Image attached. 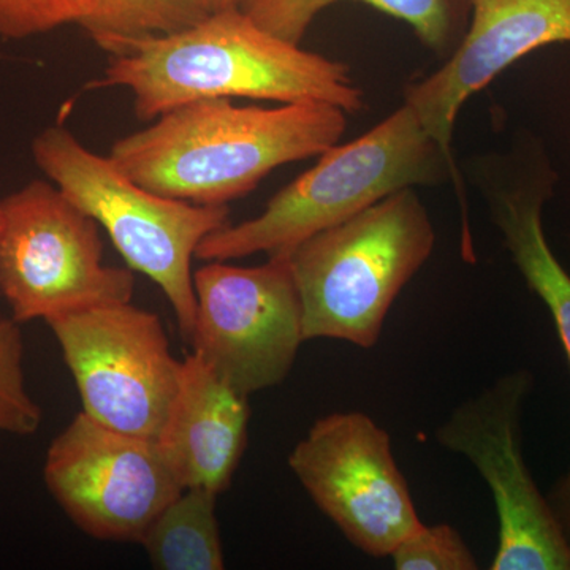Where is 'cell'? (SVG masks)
<instances>
[{
    "mask_svg": "<svg viewBox=\"0 0 570 570\" xmlns=\"http://www.w3.org/2000/svg\"><path fill=\"white\" fill-rule=\"evenodd\" d=\"M288 466L314 504L370 557H390L422 524L387 431L363 412L318 419Z\"/></svg>",
    "mask_w": 570,
    "mask_h": 570,
    "instance_id": "10",
    "label": "cell"
},
{
    "mask_svg": "<svg viewBox=\"0 0 570 570\" xmlns=\"http://www.w3.org/2000/svg\"><path fill=\"white\" fill-rule=\"evenodd\" d=\"M397 570H475L474 554L450 524H420L392 551Z\"/></svg>",
    "mask_w": 570,
    "mask_h": 570,
    "instance_id": "19",
    "label": "cell"
},
{
    "mask_svg": "<svg viewBox=\"0 0 570 570\" xmlns=\"http://www.w3.org/2000/svg\"><path fill=\"white\" fill-rule=\"evenodd\" d=\"M247 397L197 352L181 360L178 389L156 444L183 490L220 494L230 487L246 449Z\"/></svg>",
    "mask_w": 570,
    "mask_h": 570,
    "instance_id": "13",
    "label": "cell"
},
{
    "mask_svg": "<svg viewBox=\"0 0 570 570\" xmlns=\"http://www.w3.org/2000/svg\"><path fill=\"white\" fill-rule=\"evenodd\" d=\"M212 13L208 0H91L78 24L112 58L149 37L186 31Z\"/></svg>",
    "mask_w": 570,
    "mask_h": 570,
    "instance_id": "17",
    "label": "cell"
},
{
    "mask_svg": "<svg viewBox=\"0 0 570 570\" xmlns=\"http://www.w3.org/2000/svg\"><path fill=\"white\" fill-rule=\"evenodd\" d=\"M471 22L441 69L404 92L428 130L452 157L453 127L469 97L513 62L553 43H570V0H468Z\"/></svg>",
    "mask_w": 570,
    "mask_h": 570,
    "instance_id": "12",
    "label": "cell"
},
{
    "mask_svg": "<svg viewBox=\"0 0 570 570\" xmlns=\"http://www.w3.org/2000/svg\"><path fill=\"white\" fill-rule=\"evenodd\" d=\"M32 154L47 178L107 232L129 268L159 285L189 341L197 316L193 258L206 236L230 224L228 206L151 193L62 126L37 135Z\"/></svg>",
    "mask_w": 570,
    "mask_h": 570,
    "instance_id": "5",
    "label": "cell"
},
{
    "mask_svg": "<svg viewBox=\"0 0 570 570\" xmlns=\"http://www.w3.org/2000/svg\"><path fill=\"white\" fill-rule=\"evenodd\" d=\"M542 205V193L498 195L494 223L528 287L546 303L570 365V275L547 243ZM549 501L570 542V469L551 490Z\"/></svg>",
    "mask_w": 570,
    "mask_h": 570,
    "instance_id": "14",
    "label": "cell"
},
{
    "mask_svg": "<svg viewBox=\"0 0 570 570\" xmlns=\"http://www.w3.org/2000/svg\"><path fill=\"white\" fill-rule=\"evenodd\" d=\"M43 419L28 392L20 322L0 314V433L32 436Z\"/></svg>",
    "mask_w": 570,
    "mask_h": 570,
    "instance_id": "18",
    "label": "cell"
},
{
    "mask_svg": "<svg viewBox=\"0 0 570 570\" xmlns=\"http://www.w3.org/2000/svg\"><path fill=\"white\" fill-rule=\"evenodd\" d=\"M47 324L77 384L82 412L112 430L156 441L181 373L159 316L121 302Z\"/></svg>",
    "mask_w": 570,
    "mask_h": 570,
    "instance_id": "7",
    "label": "cell"
},
{
    "mask_svg": "<svg viewBox=\"0 0 570 570\" xmlns=\"http://www.w3.org/2000/svg\"><path fill=\"white\" fill-rule=\"evenodd\" d=\"M238 0H208V6L212 11H220L227 9H234Z\"/></svg>",
    "mask_w": 570,
    "mask_h": 570,
    "instance_id": "21",
    "label": "cell"
},
{
    "mask_svg": "<svg viewBox=\"0 0 570 570\" xmlns=\"http://www.w3.org/2000/svg\"><path fill=\"white\" fill-rule=\"evenodd\" d=\"M96 88L132 92L135 115L154 121L205 99L324 102L347 112L365 107V94L347 63L281 39L238 7L213 11L186 31L149 37L112 56Z\"/></svg>",
    "mask_w": 570,
    "mask_h": 570,
    "instance_id": "1",
    "label": "cell"
},
{
    "mask_svg": "<svg viewBox=\"0 0 570 570\" xmlns=\"http://www.w3.org/2000/svg\"><path fill=\"white\" fill-rule=\"evenodd\" d=\"M532 376L515 371L464 401L441 426L442 448L466 456L493 494L499 519L493 570H570V542L523 456L521 415Z\"/></svg>",
    "mask_w": 570,
    "mask_h": 570,
    "instance_id": "8",
    "label": "cell"
},
{
    "mask_svg": "<svg viewBox=\"0 0 570 570\" xmlns=\"http://www.w3.org/2000/svg\"><path fill=\"white\" fill-rule=\"evenodd\" d=\"M91 0H0V37L24 40L80 22Z\"/></svg>",
    "mask_w": 570,
    "mask_h": 570,
    "instance_id": "20",
    "label": "cell"
},
{
    "mask_svg": "<svg viewBox=\"0 0 570 570\" xmlns=\"http://www.w3.org/2000/svg\"><path fill=\"white\" fill-rule=\"evenodd\" d=\"M194 288L193 351L243 395L283 384L305 343L288 255L258 266L208 262L194 273Z\"/></svg>",
    "mask_w": 570,
    "mask_h": 570,
    "instance_id": "9",
    "label": "cell"
},
{
    "mask_svg": "<svg viewBox=\"0 0 570 570\" xmlns=\"http://www.w3.org/2000/svg\"><path fill=\"white\" fill-rule=\"evenodd\" d=\"M436 245L415 187L397 190L302 243L291 258L305 341L376 346L390 307Z\"/></svg>",
    "mask_w": 570,
    "mask_h": 570,
    "instance_id": "4",
    "label": "cell"
},
{
    "mask_svg": "<svg viewBox=\"0 0 570 570\" xmlns=\"http://www.w3.org/2000/svg\"><path fill=\"white\" fill-rule=\"evenodd\" d=\"M341 0H238L236 7L266 31L302 43L311 22ZM407 22L425 47L450 56L464 36L468 0H355Z\"/></svg>",
    "mask_w": 570,
    "mask_h": 570,
    "instance_id": "15",
    "label": "cell"
},
{
    "mask_svg": "<svg viewBox=\"0 0 570 570\" xmlns=\"http://www.w3.org/2000/svg\"><path fill=\"white\" fill-rule=\"evenodd\" d=\"M217 494L186 489L165 505L140 542L154 569L223 570V542L216 517Z\"/></svg>",
    "mask_w": 570,
    "mask_h": 570,
    "instance_id": "16",
    "label": "cell"
},
{
    "mask_svg": "<svg viewBox=\"0 0 570 570\" xmlns=\"http://www.w3.org/2000/svg\"><path fill=\"white\" fill-rule=\"evenodd\" d=\"M134 288L130 268L104 264L99 224L55 184L37 179L0 200V294L14 321L132 302Z\"/></svg>",
    "mask_w": 570,
    "mask_h": 570,
    "instance_id": "6",
    "label": "cell"
},
{
    "mask_svg": "<svg viewBox=\"0 0 570 570\" xmlns=\"http://www.w3.org/2000/svg\"><path fill=\"white\" fill-rule=\"evenodd\" d=\"M45 485L85 534L140 542L183 491L156 441L121 433L80 412L52 439Z\"/></svg>",
    "mask_w": 570,
    "mask_h": 570,
    "instance_id": "11",
    "label": "cell"
},
{
    "mask_svg": "<svg viewBox=\"0 0 570 570\" xmlns=\"http://www.w3.org/2000/svg\"><path fill=\"white\" fill-rule=\"evenodd\" d=\"M347 112L324 102L236 107L197 100L154 119L111 146V163L164 197L227 205L281 165L318 157L341 141Z\"/></svg>",
    "mask_w": 570,
    "mask_h": 570,
    "instance_id": "2",
    "label": "cell"
},
{
    "mask_svg": "<svg viewBox=\"0 0 570 570\" xmlns=\"http://www.w3.org/2000/svg\"><path fill=\"white\" fill-rule=\"evenodd\" d=\"M448 178L461 186L455 163H450L414 108L404 102L355 140L336 142L322 153L317 164L279 190L264 213L206 236L195 257L228 262L261 253L291 255L311 236L351 219L390 194Z\"/></svg>",
    "mask_w": 570,
    "mask_h": 570,
    "instance_id": "3",
    "label": "cell"
}]
</instances>
